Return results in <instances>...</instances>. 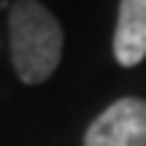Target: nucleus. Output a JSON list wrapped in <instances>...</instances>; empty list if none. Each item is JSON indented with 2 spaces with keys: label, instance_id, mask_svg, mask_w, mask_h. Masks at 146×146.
<instances>
[{
  "label": "nucleus",
  "instance_id": "obj_3",
  "mask_svg": "<svg viewBox=\"0 0 146 146\" xmlns=\"http://www.w3.org/2000/svg\"><path fill=\"white\" fill-rule=\"evenodd\" d=\"M112 52L120 66H137L146 57V0H120Z\"/></svg>",
  "mask_w": 146,
  "mask_h": 146
},
{
  "label": "nucleus",
  "instance_id": "obj_2",
  "mask_svg": "<svg viewBox=\"0 0 146 146\" xmlns=\"http://www.w3.org/2000/svg\"><path fill=\"white\" fill-rule=\"evenodd\" d=\"M83 146H146V100L120 98L86 129Z\"/></svg>",
  "mask_w": 146,
  "mask_h": 146
},
{
  "label": "nucleus",
  "instance_id": "obj_1",
  "mask_svg": "<svg viewBox=\"0 0 146 146\" xmlns=\"http://www.w3.org/2000/svg\"><path fill=\"white\" fill-rule=\"evenodd\" d=\"M9 52L23 83H43L63 54V26L40 0H17L9 9Z\"/></svg>",
  "mask_w": 146,
  "mask_h": 146
}]
</instances>
